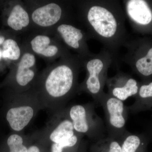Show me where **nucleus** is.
Returning a JSON list of instances; mask_svg holds the SVG:
<instances>
[{
  "label": "nucleus",
  "instance_id": "nucleus-23",
  "mask_svg": "<svg viewBox=\"0 0 152 152\" xmlns=\"http://www.w3.org/2000/svg\"><path fill=\"white\" fill-rule=\"evenodd\" d=\"M4 36H0V45H3L5 39Z\"/></svg>",
  "mask_w": 152,
  "mask_h": 152
},
{
  "label": "nucleus",
  "instance_id": "nucleus-20",
  "mask_svg": "<svg viewBox=\"0 0 152 152\" xmlns=\"http://www.w3.org/2000/svg\"><path fill=\"white\" fill-rule=\"evenodd\" d=\"M2 58L12 61H17L21 57L20 48L15 40H5L2 45Z\"/></svg>",
  "mask_w": 152,
  "mask_h": 152
},
{
  "label": "nucleus",
  "instance_id": "nucleus-13",
  "mask_svg": "<svg viewBox=\"0 0 152 152\" xmlns=\"http://www.w3.org/2000/svg\"><path fill=\"white\" fill-rule=\"evenodd\" d=\"M30 45L34 53L47 58H52L61 55L65 56L69 54L66 48L57 45L53 39L45 35L35 36L31 40Z\"/></svg>",
  "mask_w": 152,
  "mask_h": 152
},
{
  "label": "nucleus",
  "instance_id": "nucleus-1",
  "mask_svg": "<svg viewBox=\"0 0 152 152\" xmlns=\"http://www.w3.org/2000/svg\"><path fill=\"white\" fill-rule=\"evenodd\" d=\"M80 5L82 19L89 37L100 42L116 58L128 39L126 17L120 1H85Z\"/></svg>",
  "mask_w": 152,
  "mask_h": 152
},
{
  "label": "nucleus",
  "instance_id": "nucleus-18",
  "mask_svg": "<svg viewBox=\"0 0 152 152\" xmlns=\"http://www.w3.org/2000/svg\"><path fill=\"white\" fill-rule=\"evenodd\" d=\"M125 63L132 67L139 74L144 77L152 75V48H150L145 56L126 60Z\"/></svg>",
  "mask_w": 152,
  "mask_h": 152
},
{
  "label": "nucleus",
  "instance_id": "nucleus-11",
  "mask_svg": "<svg viewBox=\"0 0 152 152\" xmlns=\"http://www.w3.org/2000/svg\"><path fill=\"white\" fill-rule=\"evenodd\" d=\"M126 18L133 27L146 26L152 21V10L146 1L144 0L123 1Z\"/></svg>",
  "mask_w": 152,
  "mask_h": 152
},
{
  "label": "nucleus",
  "instance_id": "nucleus-17",
  "mask_svg": "<svg viewBox=\"0 0 152 152\" xmlns=\"http://www.w3.org/2000/svg\"><path fill=\"white\" fill-rule=\"evenodd\" d=\"M31 21L27 11L20 4L14 6L7 19V24L14 31H20L27 27Z\"/></svg>",
  "mask_w": 152,
  "mask_h": 152
},
{
  "label": "nucleus",
  "instance_id": "nucleus-16",
  "mask_svg": "<svg viewBox=\"0 0 152 152\" xmlns=\"http://www.w3.org/2000/svg\"><path fill=\"white\" fill-rule=\"evenodd\" d=\"M148 138L145 134H133L127 131L121 140L122 152H145Z\"/></svg>",
  "mask_w": 152,
  "mask_h": 152
},
{
  "label": "nucleus",
  "instance_id": "nucleus-24",
  "mask_svg": "<svg viewBox=\"0 0 152 152\" xmlns=\"http://www.w3.org/2000/svg\"><path fill=\"white\" fill-rule=\"evenodd\" d=\"M148 132L150 137L152 138V125L150 126Z\"/></svg>",
  "mask_w": 152,
  "mask_h": 152
},
{
  "label": "nucleus",
  "instance_id": "nucleus-5",
  "mask_svg": "<svg viewBox=\"0 0 152 152\" xmlns=\"http://www.w3.org/2000/svg\"><path fill=\"white\" fill-rule=\"evenodd\" d=\"M95 105L94 102L73 105L66 107V110L76 132L96 142L104 138L105 129Z\"/></svg>",
  "mask_w": 152,
  "mask_h": 152
},
{
  "label": "nucleus",
  "instance_id": "nucleus-8",
  "mask_svg": "<svg viewBox=\"0 0 152 152\" xmlns=\"http://www.w3.org/2000/svg\"><path fill=\"white\" fill-rule=\"evenodd\" d=\"M36 64L34 53L26 52L23 54L14 76L13 92H25L34 88L38 77Z\"/></svg>",
  "mask_w": 152,
  "mask_h": 152
},
{
  "label": "nucleus",
  "instance_id": "nucleus-6",
  "mask_svg": "<svg viewBox=\"0 0 152 152\" xmlns=\"http://www.w3.org/2000/svg\"><path fill=\"white\" fill-rule=\"evenodd\" d=\"M100 106L104 112L108 137L121 140L127 131L126 125L128 118V107L122 101L108 93L104 94Z\"/></svg>",
  "mask_w": 152,
  "mask_h": 152
},
{
  "label": "nucleus",
  "instance_id": "nucleus-4",
  "mask_svg": "<svg viewBox=\"0 0 152 152\" xmlns=\"http://www.w3.org/2000/svg\"><path fill=\"white\" fill-rule=\"evenodd\" d=\"M114 59L113 55L104 48L99 53H92L83 59L86 76L79 85L78 92H85L91 95L96 105H100L101 99L105 93L104 87L108 78L107 72Z\"/></svg>",
  "mask_w": 152,
  "mask_h": 152
},
{
  "label": "nucleus",
  "instance_id": "nucleus-9",
  "mask_svg": "<svg viewBox=\"0 0 152 152\" xmlns=\"http://www.w3.org/2000/svg\"><path fill=\"white\" fill-rule=\"evenodd\" d=\"M57 31L65 45L77 52L82 59L92 54L87 43L89 36L83 30L70 24L63 23L57 27Z\"/></svg>",
  "mask_w": 152,
  "mask_h": 152
},
{
  "label": "nucleus",
  "instance_id": "nucleus-14",
  "mask_svg": "<svg viewBox=\"0 0 152 152\" xmlns=\"http://www.w3.org/2000/svg\"><path fill=\"white\" fill-rule=\"evenodd\" d=\"M28 135L10 132L1 138L0 147L6 152H27Z\"/></svg>",
  "mask_w": 152,
  "mask_h": 152
},
{
  "label": "nucleus",
  "instance_id": "nucleus-25",
  "mask_svg": "<svg viewBox=\"0 0 152 152\" xmlns=\"http://www.w3.org/2000/svg\"><path fill=\"white\" fill-rule=\"evenodd\" d=\"M2 58V51L0 49V60Z\"/></svg>",
  "mask_w": 152,
  "mask_h": 152
},
{
  "label": "nucleus",
  "instance_id": "nucleus-19",
  "mask_svg": "<svg viewBox=\"0 0 152 152\" xmlns=\"http://www.w3.org/2000/svg\"><path fill=\"white\" fill-rule=\"evenodd\" d=\"M92 152H122L121 140L108 137L95 142Z\"/></svg>",
  "mask_w": 152,
  "mask_h": 152
},
{
  "label": "nucleus",
  "instance_id": "nucleus-3",
  "mask_svg": "<svg viewBox=\"0 0 152 152\" xmlns=\"http://www.w3.org/2000/svg\"><path fill=\"white\" fill-rule=\"evenodd\" d=\"M42 110L34 88L25 92H13L4 99L0 119L10 132L23 133Z\"/></svg>",
  "mask_w": 152,
  "mask_h": 152
},
{
  "label": "nucleus",
  "instance_id": "nucleus-21",
  "mask_svg": "<svg viewBox=\"0 0 152 152\" xmlns=\"http://www.w3.org/2000/svg\"><path fill=\"white\" fill-rule=\"evenodd\" d=\"M27 152H41V144L38 139L37 132L28 135Z\"/></svg>",
  "mask_w": 152,
  "mask_h": 152
},
{
  "label": "nucleus",
  "instance_id": "nucleus-22",
  "mask_svg": "<svg viewBox=\"0 0 152 152\" xmlns=\"http://www.w3.org/2000/svg\"><path fill=\"white\" fill-rule=\"evenodd\" d=\"M5 126V125L0 119V139L5 135L4 127Z\"/></svg>",
  "mask_w": 152,
  "mask_h": 152
},
{
  "label": "nucleus",
  "instance_id": "nucleus-2",
  "mask_svg": "<svg viewBox=\"0 0 152 152\" xmlns=\"http://www.w3.org/2000/svg\"><path fill=\"white\" fill-rule=\"evenodd\" d=\"M82 66L83 60L69 54L38 77L34 88L43 110L53 114L66 108L78 92V79Z\"/></svg>",
  "mask_w": 152,
  "mask_h": 152
},
{
  "label": "nucleus",
  "instance_id": "nucleus-12",
  "mask_svg": "<svg viewBox=\"0 0 152 152\" xmlns=\"http://www.w3.org/2000/svg\"><path fill=\"white\" fill-rule=\"evenodd\" d=\"M64 12L58 4L50 3L35 9L31 18L33 23L42 28H49L57 24L62 18Z\"/></svg>",
  "mask_w": 152,
  "mask_h": 152
},
{
  "label": "nucleus",
  "instance_id": "nucleus-15",
  "mask_svg": "<svg viewBox=\"0 0 152 152\" xmlns=\"http://www.w3.org/2000/svg\"><path fill=\"white\" fill-rule=\"evenodd\" d=\"M135 101L132 105L128 107L132 113L152 110V82L139 86L136 95Z\"/></svg>",
  "mask_w": 152,
  "mask_h": 152
},
{
  "label": "nucleus",
  "instance_id": "nucleus-10",
  "mask_svg": "<svg viewBox=\"0 0 152 152\" xmlns=\"http://www.w3.org/2000/svg\"><path fill=\"white\" fill-rule=\"evenodd\" d=\"M106 85L108 88V94L122 102L135 96L140 86L134 79L120 71L114 77L108 78Z\"/></svg>",
  "mask_w": 152,
  "mask_h": 152
},
{
  "label": "nucleus",
  "instance_id": "nucleus-7",
  "mask_svg": "<svg viewBox=\"0 0 152 152\" xmlns=\"http://www.w3.org/2000/svg\"><path fill=\"white\" fill-rule=\"evenodd\" d=\"M52 115L45 126L37 132L42 145L61 143L77 133L67 115L66 108Z\"/></svg>",
  "mask_w": 152,
  "mask_h": 152
}]
</instances>
